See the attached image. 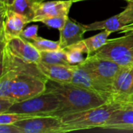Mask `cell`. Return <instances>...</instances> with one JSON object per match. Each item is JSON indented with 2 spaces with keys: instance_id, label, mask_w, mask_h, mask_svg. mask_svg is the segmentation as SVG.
Listing matches in <instances>:
<instances>
[{
  "instance_id": "1",
  "label": "cell",
  "mask_w": 133,
  "mask_h": 133,
  "mask_svg": "<svg viewBox=\"0 0 133 133\" xmlns=\"http://www.w3.org/2000/svg\"><path fill=\"white\" fill-rule=\"evenodd\" d=\"M45 91L55 95L60 108L52 115H64L83 111L108 102L99 94L76 86L72 83H61L48 79Z\"/></svg>"
},
{
  "instance_id": "2",
  "label": "cell",
  "mask_w": 133,
  "mask_h": 133,
  "mask_svg": "<svg viewBox=\"0 0 133 133\" xmlns=\"http://www.w3.org/2000/svg\"><path fill=\"white\" fill-rule=\"evenodd\" d=\"M123 104L108 101L102 105L62 116L63 133L101 128Z\"/></svg>"
},
{
  "instance_id": "3",
  "label": "cell",
  "mask_w": 133,
  "mask_h": 133,
  "mask_svg": "<svg viewBox=\"0 0 133 133\" xmlns=\"http://www.w3.org/2000/svg\"><path fill=\"white\" fill-rule=\"evenodd\" d=\"M125 34L120 37L108 39L107 44L93 55L112 60L124 67L133 65V30Z\"/></svg>"
},
{
  "instance_id": "4",
  "label": "cell",
  "mask_w": 133,
  "mask_h": 133,
  "mask_svg": "<svg viewBox=\"0 0 133 133\" xmlns=\"http://www.w3.org/2000/svg\"><path fill=\"white\" fill-rule=\"evenodd\" d=\"M60 108L58 99L51 92L43 94L19 102L14 103L7 112H14L32 116L52 115Z\"/></svg>"
},
{
  "instance_id": "5",
  "label": "cell",
  "mask_w": 133,
  "mask_h": 133,
  "mask_svg": "<svg viewBox=\"0 0 133 133\" xmlns=\"http://www.w3.org/2000/svg\"><path fill=\"white\" fill-rule=\"evenodd\" d=\"M47 80L41 73H19L12 85V99L15 102H19L43 94L46 90Z\"/></svg>"
},
{
  "instance_id": "6",
  "label": "cell",
  "mask_w": 133,
  "mask_h": 133,
  "mask_svg": "<svg viewBox=\"0 0 133 133\" xmlns=\"http://www.w3.org/2000/svg\"><path fill=\"white\" fill-rule=\"evenodd\" d=\"M80 65L98 81L111 90L115 77L124 67L112 60L94 55L88 56Z\"/></svg>"
},
{
  "instance_id": "7",
  "label": "cell",
  "mask_w": 133,
  "mask_h": 133,
  "mask_svg": "<svg viewBox=\"0 0 133 133\" xmlns=\"http://www.w3.org/2000/svg\"><path fill=\"white\" fill-rule=\"evenodd\" d=\"M23 133H63L62 118L55 115L34 116L16 122Z\"/></svg>"
},
{
  "instance_id": "8",
  "label": "cell",
  "mask_w": 133,
  "mask_h": 133,
  "mask_svg": "<svg viewBox=\"0 0 133 133\" xmlns=\"http://www.w3.org/2000/svg\"><path fill=\"white\" fill-rule=\"evenodd\" d=\"M30 22L26 16L9 9L1 12V44H7L12 38L19 37L25 26Z\"/></svg>"
},
{
  "instance_id": "9",
  "label": "cell",
  "mask_w": 133,
  "mask_h": 133,
  "mask_svg": "<svg viewBox=\"0 0 133 133\" xmlns=\"http://www.w3.org/2000/svg\"><path fill=\"white\" fill-rule=\"evenodd\" d=\"M133 65L123 67L115 77L111 87V101L118 103L132 101Z\"/></svg>"
},
{
  "instance_id": "10",
  "label": "cell",
  "mask_w": 133,
  "mask_h": 133,
  "mask_svg": "<svg viewBox=\"0 0 133 133\" xmlns=\"http://www.w3.org/2000/svg\"><path fill=\"white\" fill-rule=\"evenodd\" d=\"M71 83L99 94L107 101H111V90L98 81L80 64L74 65Z\"/></svg>"
},
{
  "instance_id": "11",
  "label": "cell",
  "mask_w": 133,
  "mask_h": 133,
  "mask_svg": "<svg viewBox=\"0 0 133 133\" xmlns=\"http://www.w3.org/2000/svg\"><path fill=\"white\" fill-rule=\"evenodd\" d=\"M73 2L72 0H58L51 2L36 1L34 5V16L32 22H41L43 19L69 16Z\"/></svg>"
},
{
  "instance_id": "12",
  "label": "cell",
  "mask_w": 133,
  "mask_h": 133,
  "mask_svg": "<svg viewBox=\"0 0 133 133\" xmlns=\"http://www.w3.org/2000/svg\"><path fill=\"white\" fill-rule=\"evenodd\" d=\"M9 51L16 58L26 63L36 64L41 61V52L31 41H29L21 36L12 38L5 44Z\"/></svg>"
},
{
  "instance_id": "13",
  "label": "cell",
  "mask_w": 133,
  "mask_h": 133,
  "mask_svg": "<svg viewBox=\"0 0 133 133\" xmlns=\"http://www.w3.org/2000/svg\"><path fill=\"white\" fill-rule=\"evenodd\" d=\"M103 129L133 131V101L125 103L101 127Z\"/></svg>"
},
{
  "instance_id": "14",
  "label": "cell",
  "mask_w": 133,
  "mask_h": 133,
  "mask_svg": "<svg viewBox=\"0 0 133 133\" xmlns=\"http://www.w3.org/2000/svg\"><path fill=\"white\" fill-rule=\"evenodd\" d=\"M37 69L48 79L61 83H71L74 65L48 64L41 61L36 63Z\"/></svg>"
},
{
  "instance_id": "15",
  "label": "cell",
  "mask_w": 133,
  "mask_h": 133,
  "mask_svg": "<svg viewBox=\"0 0 133 133\" xmlns=\"http://www.w3.org/2000/svg\"><path fill=\"white\" fill-rule=\"evenodd\" d=\"M87 32L84 25L76 22L69 17L65 26L59 31V42L61 48H65L83 40L85 33Z\"/></svg>"
},
{
  "instance_id": "16",
  "label": "cell",
  "mask_w": 133,
  "mask_h": 133,
  "mask_svg": "<svg viewBox=\"0 0 133 133\" xmlns=\"http://www.w3.org/2000/svg\"><path fill=\"white\" fill-rule=\"evenodd\" d=\"M87 31L108 30L111 32H120L125 26L119 14L103 21H97L89 24H83Z\"/></svg>"
},
{
  "instance_id": "17",
  "label": "cell",
  "mask_w": 133,
  "mask_h": 133,
  "mask_svg": "<svg viewBox=\"0 0 133 133\" xmlns=\"http://www.w3.org/2000/svg\"><path fill=\"white\" fill-rule=\"evenodd\" d=\"M65 50L66 51L68 62L71 65H77L83 63L87 58L84 57V55L90 56L84 39L65 48Z\"/></svg>"
},
{
  "instance_id": "18",
  "label": "cell",
  "mask_w": 133,
  "mask_h": 133,
  "mask_svg": "<svg viewBox=\"0 0 133 133\" xmlns=\"http://www.w3.org/2000/svg\"><path fill=\"white\" fill-rule=\"evenodd\" d=\"M41 52V61L48 64L71 65L67 58L65 49L60 48L51 51H43Z\"/></svg>"
},
{
  "instance_id": "19",
  "label": "cell",
  "mask_w": 133,
  "mask_h": 133,
  "mask_svg": "<svg viewBox=\"0 0 133 133\" xmlns=\"http://www.w3.org/2000/svg\"><path fill=\"white\" fill-rule=\"evenodd\" d=\"M20 72L16 70H9L0 76V97L12 100V89L17 76Z\"/></svg>"
},
{
  "instance_id": "20",
  "label": "cell",
  "mask_w": 133,
  "mask_h": 133,
  "mask_svg": "<svg viewBox=\"0 0 133 133\" xmlns=\"http://www.w3.org/2000/svg\"><path fill=\"white\" fill-rule=\"evenodd\" d=\"M111 33L112 32L110 30H104L100 34H97L94 36L84 39V41L88 48L90 55L95 53L97 50H99L100 48H101L103 46H104L107 44L108 41V37L110 36Z\"/></svg>"
},
{
  "instance_id": "21",
  "label": "cell",
  "mask_w": 133,
  "mask_h": 133,
  "mask_svg": "<svg viewBox=\"0 0 133 133\" xmlns=\"http://www.w3.org/2000/svg\"><path fill=\"white\" fill-rule=\"evenodd\" d=\"M36 1L37 0H14L8 9L26 16L32 22L34 16V5Z\"/></svg>"
},
{
  "instance_id": "22",
  "label": "cell",
  "mask_w": 133,
  "mask_h": 133,
  "mask_svg": "<svg viewBox=\"0 0 133 133\" xmlns=\"http://www.w3.org/2000/svg\"><path fill=\"white\" fill-rule=\"evenodd\" d=\"M31 42L34 45V47L40 51L57 50V49L61 48L59 41H54L48 40V39L39 37L35 41H31Z\"/></svg>"
},
{
  "instance_id": "23",
  "label": "cell",
  "mask_w": 133,
  "mask_h": 133,
  "mask_svg": "<svg viewBox=\"0 0 133 133\" xmlns=\"http://www.w3.org/2000/svg\"><path fill=\"white\" fill-rule=\"evenodd\" d=\"M31 117H34V116L19 114V113H14V112H5L0 114V125L15 124L16 122L30 118Z\"/></svg>"
},
{
  "instance_id": "24",
  "label": "cell",
  "mask_w": 133,
  "mask_h": 133,
  "mask_svg": "<svg viewBox=\"0 0 133 133\" xmlns=\"http://www.w3.org/2000/svg\"><path fill=\"white\" fill-rule=\"evenodd\" d=\"M68 19H69V16H54V17L43 19L42 20H41V23H43L48 27L57 29L60 31L65 26Z\"/></svg>"
},
{
  "instance_id": "25",
  "label": "cell",
  "mask_w": 133,
  "mask_h": 133,
  "mask_svg": "<svg viewBox=\"0 0 133 133\" xmlns=\"http://www.w3.org/2000/svg\"><path fill=\"white\" fill-rule=\"evenodd\" d=\"M125 26L133 23V0L128 2L126 8L119 13Z\"/></svg>"
},
{
  "instance_id": "26",
  "label": "cell",
  "mask_w": 133,
  "mask_h": 133,
  "mask_svg": "<svg viewBox=\"0 0 133 133\" xmlns=\"http://www.w3.org/2000/svg\"><path fill=\"white\" fill-rule=\"evenodd\" d=\"M38 26L37 25H32L26 28H25L22 34H21V37L29 41H35L37 38L39 37L38 34Z\"/></svg>"
},
{
  "instance_id": "27",
  "label": "cell",
  "mask_w": 133,
  "mask_h": 133,
  "mask_svg": "<svg viewBox=\"0 0 133 133\" xmlns=\"http://www.w3.org/2000/svg\"><path fill=\"white\" fill-rule=\"evenodd\" d=\"M1 133H23L22 130L14 124L0 125Z\"/></svg>"
},
{
  "instance_id": "28",
  "label": "cell",
  "mask_w": 133,
  "mask_h": 133,
  "mask_svg": "<svg viewBox=\"0 0 133 133\" xmlns=\"http://www.w3.org/2000/svg\"><path fill=\"white\" fill-rule=\"evenodd\" d=\"M14 103L16 102L12 100L0 97V114L7 112Z\"/></svg>"
},
{
  "instance_id": "29",
  "label": "cell",
  "mask_w": 133,
  "mask_h": 133,
  "mask_svg": "<svg viewBox=\"0 0 133 133\" xmlns=\"http://www.w3.org/2000/svg\"><path fill=\"white\" fill-rule=\"evenodd\" d=\"M14 0H0V11L1 12L6 10L13 2Z\"/></svg>"
},
{
  "instance_id": "30",
  "label": "cell",
  "mask_w": 133,
  "mask_h": 133,
  "mask_svg": "<svg viewBox=\"0 0 133 133\" xmlns=\"http://www.w3.org/2000/svg\"><path fill=\"white\" fill-rule=\"evenodd\" d=\"M133 30V23L132 24H129V25H126V26H125L122 29V30L120 31V32H122V33H126V32H128V31H130V30Z\"/></svg>"
},
{
  "instance_id": "31",
  "label": "cell",
  "mask_w": 133,
  "mask_h": 133,
  "mask_svg": "<svg viewBox=\"0 0 133 133\" xmlns=\"http://www.w3.org/2000/svg\"><path fill=\"white\" fill-rule=\"evenodd\" d=\"M73 2H79V1H83V0H72Z\"/></svg>"
},
{
  "instance_id": "32",
  "label": "cell",
  "mask_w": 133,
  "mask_h": 133,
  "mask_svg": "<svg viewBox=\"0 0 133 133\" xmlns=\"http://www.w3.org/2000/svg\"><path fill=\"white\" fill-rule=\"evenodd\" d=\"M37 1H39V2H44V1H45V0H37Z\"/></svg>"
},
{
  "instance_id": "33",
  "label": "cell",
  "mask_w": 133,
  "mask_h": 133,
  "mask_svg": "<svg viewBox=\"0 0 133 133\" xmlns=\"http://www.w3.org/2000/svg\"><path fill=\"white\" fill-rule=\"evenodd\" d=\"M125 1H127V2H129V1H132V0H125Z\"/></svg>"
},
{
  "instance_id": "34",
  "label": "cell",
  "mask_w": 133,
  "mask_h": 133,
  "mask_svg": "<svg viewBox=\"0 0 133 133\" xmlns=\"http://www.w3.org/2000/svg\"><path fill=\"white\" fill-rule=\"evenodd\" d=\"M132 101H133V97H132Z\"/></svg>"
}]
</instances>
